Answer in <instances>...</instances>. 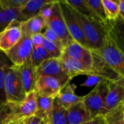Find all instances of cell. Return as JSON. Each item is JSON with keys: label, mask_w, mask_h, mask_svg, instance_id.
Masks as SVG:
<instances>
[{"label": "cell", "mask_w": 124, "mask_h": 124, "mask_svg": "<svg viewBox=\"0 0 124 124\" xmlns=\"http://www.w3.org/2000/svg\"><path fill=\"white\" fill-rule=\"evenodd\" d=\"M74 12L84 34L88 49L91 51L102 49L110 38V23L105 24L94 18L81 15L75 10Z\"/></svg>", "instance_id": "cell-1"}, {"label": "cell", "mask_w": 124, "mask_h": 124, "mask_svg": "<svg viewBox=\"0 0 124 124\" xmlns=\"http://www.w3.org/2000/svg\"><path fill=\"white\" fill-rule=\"evenodd\" d=\"M4 89L7 102L20 103L25 100L27 94L23 87L20 66L12 64L6 68Z\"/></svg>", "instance_id": "cell-2"}, {"label": "cell", "mask_w": 124, "mask_h": 124, "mask_svg": "<svg viewBox=\"0 0 124 124\" xmlns=\"http://www.w3.org/2000/svg\"><path fill=\"white\" fill-rule=\"evenodd\" d=\"M108 92V81H103L97 85L88 94L84 97L83 102L91 118L101 115Z\"/></svg>", "instance_id": "cell-3"}, {"label": "cell", "mask_w": 124, "mask_h": 124, "mask_svg": "<svg viewBox=\"0 0 124 124\" xmlns=\"http://www.w3.org/2000/svg\"><path fill=\"white\" fill-rule=\"evenodd\" d=\"M95 51L102 57L105 62L119 76L124 78V53L118 49L114 40L111 38L110 34L104 46Z\"/></svg>", "instance_id": "cell-4"}, {"label": "cell", "mask_w": 124, "mask_h": 124, "mask_svg": "<svg viewBox=\"0 0 124 124\" xmlns=\"http://www.w3.org/2000/svg\"><path fill=\"white\" fill-rule=\"evenodd\" d=\"M7 103L9 109V122L33 116L37 110V97L34 91L27 94L25 100L22 102Z\"/></svg>", "instance_id": "cell-5"}, {"label": "cell", "mask_w": 124, "mask_h": 124, "mask_svg": "<svg viewBox=\"0 0 124 124\" xmlns=\"http://www.w3.org/2000/svg\"><path fill=\"white\" fill-rule=\"evenodd\" d=\"M22 36L19 41L8 52L4 53L10 62L15 65L21 66L31 57L33 45L31 36L22 28Z\"/></svg>", "instance_id": "cell-6"}, {"label": "cell", "mask_w": 124, "mask_h": 124, "mask_svg": "<svg viewBox=\"0 0 124 124\" xmlns=\"http://www.w3.org/2000/svg\"><path fill=\"white\" fill-rule=\"evenodd\" d=\"M62 13L68 28V31L73 38V41L78 42L83 46L88 49L87 42L85 39L84 34L81 29V27L78 21V19L75 15L74 10L72 7L64 1H59Z\"/></svg>", "instance_id": "cell-7"}, {"label": "cell", "mask_w": 124, "mask_h": 124, "mask_svg": "<svg viewBox=\"0 0 124 124\" xmlns=\"http://www.w3.org/2000/svg\"><path fill=\"white\" fill-rule=\"evenodd\" d=\"M46 23L47 25L57 34L64 48L73 41V38L68 31L59 1H54L51 16Z\"/></svg>", "instance_id": "cell-8"}, {"label": "cell", "mask_w": 124, "mask_h": 124, "mask_svg": "<svg viewBox=\"0 0 124 124\" xmlns=\"http://www.w3.org/2000/svg\"><path fill=\"white\" fill-rule=\"evenodd\" d=\"M37 78L40 76H50L56 78L64 87L71 80L64 70L60 59L51 58L44 61L39 68H36Z\"/></svg>", "instance_id": "cell-9"}, {"label": "cell", "mask_w": 124, "mask_h": 124, "mask_svg": "<svg viewBox=\"0 0 124 124\" xmlns=\"http://www.w3.org/2000/svg\"><path fill=\"white\" fill-rule=\"evenodd\" d=\"M124 98V78L116 81H108V92L101 115L105 116L116 108Z\"/></svg>", "instance_id": "cell-10"}, {"label": "cell", "mask_w": 124, "mask_h": 124, "mask_svg": "<svg viewBox=\"0 0 124 124\" xmlns=\"http://www.w3.org/2000/svg\"><path fill=\"white\" fill-rule=\"evenodd\" d=\"M92 65L89 75L100 77L108 81H116L121 78L96 51H92Z\"/></svg>", "instance_id": "cell-11"}, {"label": "cell", "mask_w": 124, "mask_h": 124, "mask_svg": "<svg viewBox=\"0 0 124 124\" xmlns=\"http://www.w3.org/2000/svg\"><path fill=\"white\" fill-rule=\"evenodd\" d=\"M21 36V23L17 20H13L0 33V51L6 53L10 50L19 41Z\"/></svg>", "instance_id": "cell-12"}, {"label": "cell", "mask_w": 124, "mask_h": 124, "mask_svg": "<svg viewBox=\"0 0 124 124\" xmlns=\"http://www.w3.org/2000/svg\"><path fill=\"white\" fill-rule=\"evenodd\" d=\"M62 87L59 81L50 76H40L37 78L34 92L38 96L55 98Z\"/></svg>", "instance_id": "cell-13"}, {"label": "cell", "mask_w": 124, "mask_h": 124, "mask_svg": "<svg viewBox=\"0 0 124 124\" xmlns=\"http://www.w3.org/2000/svg\"><path fill=\"white\" fill-rule=\"evenodd\" d=\"M63 54L81 62L88 68L92 69V51L83 46L78 42L73 41L67 46H65L63 50Z\"/></svg>", "instance_id": "cell-14"}, {"label": "cell", "mask_w": 124, "mask_h": 124, "mask_svg": "<svg viewBox=\"0 0 124 124\" xmlns=\"http://www.w3.org/2000/svg\"><path fill=\"white\" fill-rule=\"evenodd\" d=\"M60 59L64 70L70 79L79 75L89 76L91 72V69L84 63L64 54Z\"/></svg>", "instance_id": "cell-15"}, {"label": "cell", "mask_w": 124, "mask_h": 124, "mask_svg": "<svg viewBox=\"0 0 124 124\" xmlns=\"http://www.w3.org/2000/svg\"><path fill=\"white\" fill-rule=\"evenodd\" d=\"M20 69L23 87L26 94H28L34 90L37 80L36 68L32 63L31 58L28 59L23 65L20 66Z\"/></svg>", "instance_id": "cell-16"}, {"label": "cell", "mask_w": 124, "mask_h": 124, "mask_svg": "<svg viewBox=\"0 0 124 124\" xmlns=\"http://www.w3.org/2000/svg\"><path fill=\"white\" fill-rule=\"evenodd\" d=\"M58 102L65 109H68L73 105L82 102L84 97L77 96L75 94V86L70 84H67L64 87H62L56 97Z\"/></svg>", "instance_id": "cell-17"}, {"label": "cell", "mask_w": 124, "mask_h": 124, "mask_svg": "<svg viewBox=\"0 0 124 124\" xmlns=\"http://www.w3.org/2000/svg\"><path fill=\"white\" fill-rule=\"evenodd\" d=\"M67 110L68 124H81L92 119L86 111L83 101L73 105Z\"/></svg>", "instance_id": "cell-18"}, {"label": "cell", "mask_w": 124, "mask_h": 124, "mask_svg": "<svg viewBox=\"0 0 124 124\" xmlns=\"http://www.w3.org/2000/svg\"><path fill=\"white\" fill-rule=\"evenodd\" d=\"M37 97V110L36 116L41 118L44 124H49L51 120L54 97H41L36 95Z\"/></svg>", "instance_id": "cell-19"}, {"label": "cell", "mask_w": 124, "mask_h": 124, "mask_svg": "<svg viewBox=\"0 0 124 124\" xmlns=\"http://www.w3.org/2000/svg\"><path fill=\"white\" fill-rule=\"evenodd\" d=\"M51 0H28L25 6L20 10L23 22L39 15L41 9Z\"/></svg>", "instance_id": "cell-20"}, {"label": "cell", "mask_w": 124, "mask_h": 124, "mask_svg": "<svg viewBox=\"0 0 124 124\" xmlns=\"http://www.w3.org/2000/svg\"><path fill=\"white\" fill-rule=\"evenodd\" d=\"M13 20H17L20 23L23 22L20 10L7 8L0 2V33Z\"/></svg>", "instance_id": "cell-21"}, {"label": "cell", "mask_w": 124, "mask_h": 124, "mask_svg": "<svg viewBox=\"0 0 124 124\" xmlns=\"http://www.w3.org/2000/svg\"><path fill=\"white\" fill-rule=\"evenodd\" d=\"M110 34L118 49L124 53V20L120 17L115 21H110Z\"/></svg>", "instance_id": "cell-22"}, {"label": "cell", "mask_w": 124, "mask_h": 124, "mask_svg": "<svg viewBox=\"0 0 124 124\" xmlns=\"http://www.w3.org/2000/svg\"><path fill=\"white\" fill-rule=\"evenodd\" d=\"M21 26L26 32L32 36L36 33H42L47 26V23L46 20L39 15L26 22L21 23Z\"/></svg>", "instance_id": "cell-23"}, {"label": "cell", "mask_w": 124, "mask_h": 124, "mask_svg": "<svg viewBox=\"0 0 124 124\" xmlns=\"http://www.w3.org/2000/svg\"><path fill=\"white\" fill-rule=\"evenodd\" d=\"M68 110L63 108L57 101V98L54 99L53 107L49 124H68L67 120Z\"/></svg>", "instance_id": "cell-24"}, {"label": "cell", "mask_w": 124, "mask_h": 124, "mask_svg": "<svg viewBox=\"0 0 124 124\" xmlns=\"http://www.w3.org/2000/svg\"><path fill=\"white\" fill-rule=\"evenodd\" d=\"M65 1L72 7L73 10H75L78 14L87 17H92L99 20L93 13L86 0H65Z\"/></svg>", "instance_id": "cell-25"}, {"label": "cell", "mask_w": 124, "mask_h": 124, "mask_svg": "<svg viewBox=\"0 0 124 124\" xmlns=\"http://www.w3.org/2000/svg\"><path fill=\"white\" fill-rule=\"evenodd\" d=\"M12 63L6 56V54L0 51V101L7 102L6 94L4 89V73L5 69L7 66Z\"/></svg>", "instance_id": "cell-26"}, {"label": "cell", "mask_w": 124, "mask_h": 124, "mask_svg": "<svg viewBox=\"0 0 124 124\" xmlns=\"http://www.w3.org/2000/svg\"><path fill=\"white\" fill-rule=\"evenodd\" d=\"M106 124H124V104L121 102L116 108L105 115Z\"/></svg>", "instance_id": "cell-27"}, {"label": "cell", "mask_w": 124, "mask_h": 124, "mask_svg": "<svg viewBox=\"0 0 124 124\" xmlns=\"http://www.w3.org/2000/svg\"><path fill=\"white\" fill-rule=\"evenodd\" d=\"M107 18L109 21H115L120 17L118 1L102 0Z\"/></svg>", "instance_id": "cell-28"}, {"label": "cell", "mask_w": 124, "mask_h": 124, "mask_svg": "<svg viewBox=\"0 0 124 124\" xmlns=\"http://www.w3.org/2000/svg\"><path fill=\"white\" fill-rule=\"evenodd\" d=\"M93 13L96 16V17L102 23L105 24H108L109 20L107 18L105 9L102 4V1L100 0H86Z\"/></svg>", "instance_id": "cell-29"}, {"label": "cell", "mask_w": 124, "mask_h": 124, "mask_svg": "<svg viewBox=\"0 0 124 124\" xmlns=\"http://www.w3.org/2000/svg\"><path fill=\"white\" fill-rule=\"evenodd\" d=\"M31 58L32 63L36 68H39L44 61L50 59L48 52L43 47V46L39 47H33Z\"/></svg>", "instance_id": "cell-30"}, {"label": "cell", "mask_w": 124, "mask_h": 124, "mask_svg": "<svg viewBox=\"0 0 124 124\" xmlns=\"http://www.w3.org/2000/svg\"><path fill=\"white\" fill-rule=\"evenodd\" d=\"M43 47L46 49V51L48 52L50 59L51 58H56L60 59L62 54H63V49L54 43H52L46 39H44V43H43Z\"/></svg>", "instance_id": "cell-31"}, {"label": "cell", "mask_w": 124, "mask_h": 124, "mask_svg": "<svg viewBox=\"0 0 124 124\" xmlns=\"http://www.w3.org/2000/svg\"><path fill=\"white\" fill-rule=\"evenodd\" d=\"M42 34L45 39H46L47 41H49L52 43H54V44H56L57 46H58L59 47L62 48L64 50V47H63V45L62 44L60 39L59 38L57 34L52 29H51L48 25L46 27L44 31L42 32Z\"/></svg>", "instance_id": "cell-32"}, {"label": "cell", "mask_w": 124, "mask_h": 124, "mask_svg": "<svg viewBox=\"0 0 124 124\" xmlns=\"http://www.w3.org/2000/svg\"><path fill=\"white\" fill-rule=\"evenodd\" d=\"M27 1L28 0H0V2L4 7L18 10H20L25 6Z\"/></svg>", "instance_id": "cell-33"}, {"label": "cell", "mask_w": 124, "mask_h": 124, "mask_svg": "<svg viewBox=\"0 0 124 124\" xmlns=\"http://www.w3.org/2000/svg\"><path fill=\"white\" fill-rule=\"evenodd\" d=\"M9 122V109L8 103L0 101V124H7Z\"/></svg>", "instance_id": "cell-34"}, {"label": "cell", "mask_w": 124, "mask_h": 124, "mask_svg": "<svg viewBox=\"0 0 124 124\" xmlns=\"http://www.w3.org/2000/svg\"><path fill=\"white\" fill-rule=\"evenodd\" d=\"M54 2V1L51 0L49 3H47L45 5H44V7L41 9V10L39 12V15L40 16H41L46 20V22H47V20H49V18L51 16Z\"/></svg>", "instance_id": "cell-35"}, {"label": "cell", "mask_w": 124, "mask_h": 124, "mask_svg": "<svg viewBox=\"0 0 124 124\" xmlns=\"http://www.w3.org/2000/svg\"><path fill=\"white\" fill-rule=\"evenodd\" d=\"M105 81V79L100 78V77H98V76H88V78L83 83L81 84V86H85V87H91V86H96L97 85H98L100 83H101L102 81Z\"/></svg>", "instance_id": "cell-36"}, {"label": "cell", "mask_w": 124, "mask_h": 124, "mask_svg": "<svg viewBox=\"0 0 124 124\" xmlns=\"http://www.w3.org/2000/svg\"><path fill=\"white\" fill-rule=\"evenodd\" d=\"M44 37L42 33H36L31 36V42L33 47H39L43 45Z\"/></svg>", "instance_id": "cell-37"}, {"label": "cell", "mask_w": 124, "mask_h": 124, "mask_svg": "<svg viewBox=\"0 0 124 124\" xmlns=\"http://www.w3.org/2000/svg\"><path fill=\"white\" fill-rule=\"evenodd\" d=\"M81 124H106L105 116L100 115Z\"/></svg>", "instance_id": "cell-38"}, {"label": "cell", "mask_w": 124, "mask_h": 124, "mask_svg": "<svg viewBox=\"0 0 124 124\" xmlns=\"http://www.w3.org/2000/svg\"><path fill=\"white\" fill-rule=\"evenodd\" d=\"M25 124H44V122L39 117L33 116L25 119Z\"/></svg>", "instance_id": "cell-39"}, {"label": "cell", "mask_w": 124, "mask_h": 124, "mask_svg": "<svg viewBox=\"0 0 124 124\" xmlns=\"http://www.w3.org/2000/svg\"><path fill=\"white\" fill-rule=\"evenodd\" d=\"M118 3L119 7L120 17L124 20V0H118Z\"/></svg>", "instance_id": "cell-40"}, {"label": "cell", "mask_w": 124, "mask_h": 124, "mask_svg": "<svg viewBox=\"0 0 124 124\" xmlns=\"http://www.w3.org/2000/svg\"><path fill=\"white\" fill-rule=\"evenodd\" d=\"M7 124H25V119H24V120H20V121H11Z\"/></svg>", "instance_id": "cell-41"}, {"label": "cell", "mask_w": 124, "mask_h": 124, "mask_svg": "<svg viewBox=\"0 0 124 124\" xmlns=\"http://www.w3.org/2000/svg\"><path fill=\"white\" fill-rule=\"evenodd\" d=\"M123 102V103L124 104V100H123V102Z\"/></svg>", "instance_id": "cell-42"}, {"label": "cell", "mask_w": 124, "mask_h": 124, "mask_svg": "<svg viewBox=\"0 0 124 124\" xmlns=\"http://www.w3.org/2000/svg\"></svg>", "instance_id": "cell-43"}]
</instances>
